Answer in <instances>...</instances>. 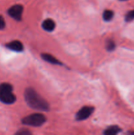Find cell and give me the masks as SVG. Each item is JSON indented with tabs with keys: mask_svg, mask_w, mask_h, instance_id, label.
Segmentation results:
<instances>
[{
	"mask_svg": "<svg viewBox=\"0 0 134 135\" xmlns=\"http://www.w3.org/2000/svg\"><path fill=\"white\" fill-rule=\"evenodd\" d=\"M24 98L28 105L32 109L43 112L49 110V105L36 91L32 88H26Z\"/></svg>",
	"mask_w": 134,
	"mask_h": 135,
	"instance_id": "obj_1",
	"label": "cell"
},
{
	"mask_svg": "<svg viewBox=\"0 0 134 135\" xmlns=\"http://www.w3.org/2000/svg\"><path fill=\"white\" fill-rule=\"evenodd\" d=\"M13 86L9 83L0 84V102L5 104H12L16 101V96L13 93Z\"/></svg>",
	"mask_w": 134,
	"mask_h": 135,
	"instance_id": "obj_2",
	"label": "cell"
},
{
	"mask_svg": "<svg viewBox=\"0 0 134 135\" xmlns=\"http://www.w3.org/2000/svg\"><path fill=\"white\" fill-rule=\"evenodd\" d=\"M46 121V117L41 113H33L22 119V123L32 127H39Z\"/></svg>",
	"mask_w": 134,
	"mask_h": 135,
	"instance_id": "obj_3",
	"label": "cell"
},
{
	"mask_svg": "<svg viewBox=\"0 0 134 135\" xmlns=\"http://www.w3.org/2000/svg\"><path fill=\"white\" fill-rule=\"evenodd\" d=\"M23 7L21 5H14L10 7L8 10V15L16 21H20L22 19Z\"/></svg>",
	"mask_w": 134,
	"mask_h": 135,
	"instance_id": "obj_4",
	"label": "cell"
},
{
	"mask_svg": "<svg viewBox=\"0 0 134 135\" xmlns=\"http://www.w3.org/2000/svg\"><path fill=\"white\" fill-rule=\"evenodd\" d=\"M94 112V108L91 106H85L80 109L76 115V119L82 121L87 119Z\"/></svg>",
	"mask_w": 134,
	"mask_h": 135,
	"instance_id": "obj_5",
	"label": "cell"
},
{
	"mask_svg": "<svg viewBox=\"0 0 134 135\" xmlns=\"http://www.w3.org/2000/svg\"><path fill=\"white\" fill-rule=\"evenodd\" d=\"M6 47L11 50L14 51H22L24 50L22 44L20 41L14 40L7 44Z\"/></svg>",
	"mask_w": 134,
	"mask_h": 135,
	"instance_id": "obj_6",
	"label": "cell"
},
{
	"mask_svg": "<svg viewBox=\"0 0 134 135\" xmlns=\"http://www.w3.org/2000/svg\"><path fill=\"white\" fill-rule=\"evenodd\" d=\"M42 28L48 32H51L55 29V22L51 18H47L45 19L42 23Z\"/></svg>",
	"mask_w": 134,
	"mask_h": 135,
	"instance_id": "obj_7",
	"label": "cell"
},
{
	"mask_svg": "<svg viewBox=\"0 0 134 135\" xmlns=\"http://www.w3.org/2000/svg\"><path fill=\"white\" fill-rule=\"evenodd\" d=\"M42 57L43 60H45V61L48 62V63H51V64L54 65H61L62 63L59 61L58 59H56V58L54 56H53L52 55H50V54H42Z\"/></svg>",
	"mask_w": 134,
	"mask_h": 135,
	"instance_id": "obj_8",
	"label": "cell"
},
{
	"mask_svg": "<svg viewBox=\"0 0 134 135\" xmlns=\"http://www.w3.org/2000/svg\"><path fill=\"white\" fill-rule=\"evenodd\" d=\"M120 131L121 129L119 127L116 126V125H113V126H110L109 128H107L104 131V134L106 135H114L118 134Z\"/></svg>",
	"mask_w": 134,
	"mask_h": 135,
	"instance_id": "obj_9",
	"label": "cell"
},
{
	"mask_svg": "<svg viewBox=\"0 0 134 135\" xmlns=\"http://www.w3.org/2000/svg\"><path fill=\"white\" fill-rule=\"evenodd\" d=\"M102 17H103V19L106 21H109L113 18L114 17V13H113L112 11L111 10H105L103 12V15H102Z\"/></svg>",
	"mask_w": 134,
	"mask_h": 135,
	"instance_id": "obj_10",
	"label": "cell"
},
{
	"mask_svg": "<svg viewBox=\"0 0 134 135\" xmlns=\"http://www.w3.org/2000/svg\"><path fill=\"white\" fill-rule=\"evenodd\" d=\"M105 47H106V49L108 51H112L115 49V43L112 40H108L106 42V44H105Z\"/></svg>",
	"mask_w": 134,
	"mask_h": 135,
	"instance_id": "obj_11",
	"label": "cell"
},
{
	"mask_svg": "<svg viewBox=\"0 0 134 135\" xmlns=\"http://www.w3.org/2000/svg\"><path fill=\"white\" fill-rule=\"evenodd\" d=\"M125 19L126 21L129 22V21H131L132 20L134 19V10L131 11L129 13H127L126 17H125Z\"/></svg>",
	"mask_w": 134,
	"mask_h": 135,
	"instance_id": "obj_12",
	"label": "cell"
},
{
	"mask_svg": "<svg viewBox=\"0 0 134 135\" xmlns=\"http://www.w3.org/2000/svg\"><path fill=\"white\" fill-rule=\"evenodd\" d=\"M5 27V21L4 18L1 15H0V30H3Z\"/></svg>",
	"mask_w": 134,
	"mask_h": 135,
	"instance_id": "obj_13",
	"label": "cell"
},
{
	"mask_svg": "<svg viewBox=\"0 0 134 135\" xmlns=\"http://www.w3.org/2000/svg\"><path fill=\"white\" fill-rule=\"evenodd\" d=\"M16 134H19V135H27V134H31V133L28 131L27 130H21V131H19L18 132H17Z\"/></svg>",
	"mask_w": 134,
	"mask_h": 135,
	"instance_id": "obj_14",
	"label": "cell"
},
{
	"mask_svg": "<svg viewBox=\"0 0 134 135\" xmlns=\"http://www.w3.org/2000/svg\"><path fill=\"white\" fill-rule=\"evenodd\" d=\"M120 1H126V0H120Z\"/></svg>",
	"mask_w": 134,
	"mask_h": 135,
	"instance_id": "obj_15",
	"label": "cell"
}]
</instances>
